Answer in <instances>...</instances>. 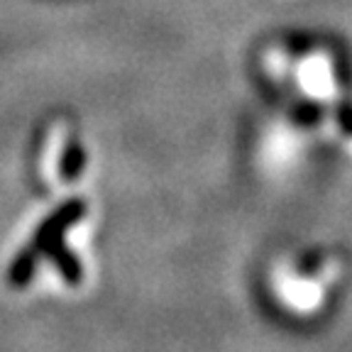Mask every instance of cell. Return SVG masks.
I'll use <instances>...</instances> for the list:
<instances>
[{"instance_id":"obj_1","label":"cell","mask_w":352,"mask_h":352,"mask_svg":"<svg viewBox=\"0 0 352 352\" xmlns=\"http://www.w3.org/2000/svg\"><path fill=\"white\" fill-rule=\"evenodd\" d=\"M83 213H86V204H83V201H69V204H64L54 215H50V218L42 223V228H39L37 235H34L32 248L37 250V252H42V250H47L50 245L59 242L66 228L74 226L76 220H81Z\"/></svg>"},{"instance_id":"obj_2","label":"cell","mask_w":352,"mask_h":352,"mask_svg":"<svg viewBox=\"0 0 352 352\" xmlns=\"http://www.w3.org/2000/svg\"><path fill=\"white\" fill-rule=\"evenodd\" d=\"M44 252H50V257H52V262L59 267V272H61V276H64L69 284H78L81 281V262H78L76 257H74L69 250L61 245V240L59 242H54V245H50V248L44 250Z\"/></svg>"},{"instance_id":"obj_3","label":"cell","mask_w":352,"mask_h":352,"mask_svg":"<svg viewBox=\"0 0 352 352\" xmlns=\"http://www.w3.org/2000/svg\"><path fill=\"white\" fill-rule=\"evenodd\" d=\"M37 257H39V252L32 248V245L17 254L15 262H12V267H10V274H8V279H10L12 286L30 284V279H32V274H34V267H37Z\"/></svg>"}]
</instances>
